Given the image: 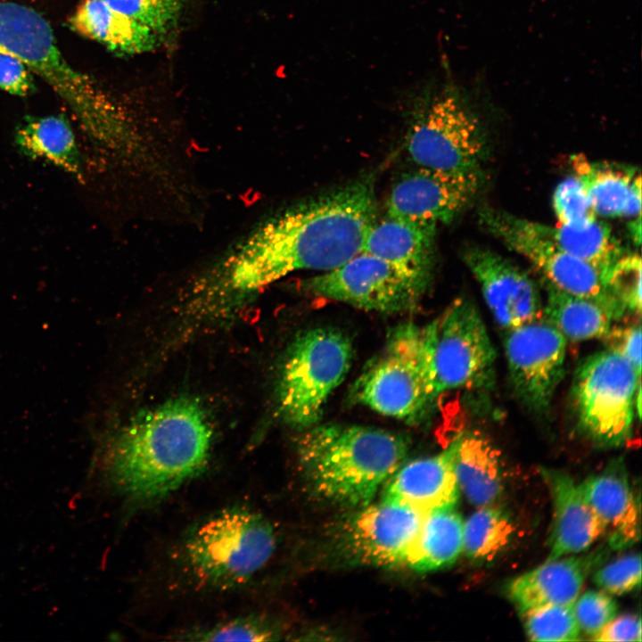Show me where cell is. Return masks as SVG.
Instances as JSON below:
<instances>
[{
  "label": "cell",
  "instance_id": "1",
  "mask_svg": "<svg viewBox=\"0 0 642 642\" xmlns=\"http://www.w3.org/2000/svg\"><path fill=\"white\" fill-rule=\"evenodd\" d=\"M376 218L370 177L315 196L252 231L220 265L212 285L243 296L296 271L333 269L361 251Z\"/></svg>",
  "mask_w": 642,
  "mask_h": 642
},
{
  "label": "cell",
  "instance_id": "2",
  "mask_svg": "<svg viewBox=\"0 0 642 642\" xmlns=\"http://www.w3.org/2000/svg\"><path fill=\"white\" fill-rule=\"evenodd\" d=\"M211 442L212 430L200 403L173 399L115 435L106 457L108 477L129 499L157 501L204 469Z\"/></svg>",
  "mask_w": 642,
  "mask_h": 642
},
{
  "label": "cell",
  "instance_id": "3",
  "mask_svg": "<svg viewBox=\"0 0 642 642\" xmlns=\"http://www.w3.org/2000/svg\"><path fill=\"white\" fill-rule=\"evenodd\" d=\"M0 53L21 61L70 107L101 146L120 152L133 136L123 108L62 53L48 21L33 8L0 1Z\"/></svg>",
  "mask_w": 642,
  "mask_h": 642
},
{
  "label": "cell",
  "instance_id": "4",
  "mask_svg": "<svg viewBox=\"0 0 642 642\" xmlns=\"http://www.w3.org/2000/svg\"><path fill=\"white\" fill-rule=\"evenodd\" d=\"M301 432L296 449L307 483L342 506L370 504L409 450L406 436L375 427L330 423Z\"/></svg>",
  "mask_w": 642,
  "mask_h": 642
},
{
  "label": "cell",
  "instance_id": "5",
  "mask_svg": "<svg viewBox=\"0 0 642 642\" xmlns=\"http://www.w3.org/2000/svg\"><path fill=\"white\" fill-rule=\"evenodd\" d=\"M276 546L275 530L265 516L232 507L191 530L183 540L181 556L200 584L230 588L249 582L264 569Z\"/></svg>",
  "mask_w": 642,
  "mask_h": 642
},
{
  "label": "cell",
  "instance_id": "6",
  "mask_svg": "<svg viewBox=\"0 0 642 642\" xmlns=\"http://www.w3.org/2000/svg\"><path fill=\"white\" fill-rule=\"evenodd\" d=\"M412 107L406 149L416 166L482 173L484 130L464 89L451 81L427 86Z\"/></svg>",
  "mask_w": 642,
  "mask_h": 642
},
{
  "label": "cell",
  "instance_id": "7",
  "mask_svg": "<svg viewBox=\"0 0 642 642\" xmlns=\"http://www.w3.org/2000/svg\"><path fill=\"white\" fill-rule=\"evenodd\" d=\"M350 399L407 423L420 420L436 399L424 326L407 322L393 327L352 384Z\"/></svg>",
  "mask_w": 642,
  "mask_h": 642
},
{
  "label": "cell",
  "instance_id": "8",
  "mask_svg": "<svg viewBox=\"0 0 642 642\" xmlns=\"http://www.w3.org/2000/svg\"><path fill=\"white\" fill-rule=\"evenodd\" d=\"M640 378L622 355L609 348L582 359L570 391L578 432L602 448L627 442L635 414L641 413Z\"/></svg>",
  "mask_w": 642,
  "mask_h": 642
},
{
  "label": "cell",
  "instance_id": "9",
  "mask_svg": "<svg viewBox=\"0 0 642 642\" xmlns=\"http://www.w3.org/2000/svg\"><path fill=\"white\" fill-rule=\"evenodd\" d=\"M352 356V342L340 329L316 327L297 335L278 379L279 417L300 431L319 424L329 397L350 371Z\"/></svg>",
  "mask_w": 642,
  "mask_h": 642
},
{
  "label": "cell",
  "instance_id": "10",
  "mask_svg": "<svg viewBox=\"0 0 642 642\" xmlns=\"http://www.w3.org/2000/svg\"><path fill=\"white\" fill-rule=\"evenodd\" d=\"M431 351L433 391L490 390L497 353L476 305L458 298L424 325Z\"/></svg>",
  "mask_w": 642,
  "mask_h": 642
},
{
  "label": "cell",
  "instance_id": "11",
  "mask_svg": "<svg viewBox=\"0 0 642 642\" xmlns=\"http://www.w3.org/2000/svg\"><path fill=\"white\" fill-rule=\"evenodd\" d=\"M479 220L492 235L527 259L542 273L544 280L565 292L597 301L614 321L624 317L606 291L601 273L557 247L539 231L537 222L490 207L479 211Z\"/></svg>",
  "mask_w": 642,
  "mask_h": 642
},
{
  "label": "cell",
  "instance_id": "12",
  "mask_svg": "<svg viewBox=\"0 0 642 642\" xmlns=\"http://www.w3.org/2000/svg\"><path fill=\"white\" fill-rule=\"evenodd\" d=\"M302 287L315 297L384 314L415 310L428 289L387 261L364 251L308 278Z\"/></svg>",
  "mask_w": 642,
  "mask_h": 642
},
{
  "label": "cell",
  "instance_id": "13",
  "mask_svg": "<svg viewBox=\"0 0 642 642\" xmlns=\"http://www.w3.org/2000/svg\"><path fill=\"white\" fill-rule=\"evenodd\" d=\"M510 384L529 411L545 414L564 376L567 339L545 318L506 330Z\"/></svg>",
  "mask_w": 642,
  "mask_h": 642
},
{
  "label": "cell",
  "instance_id": "14",
  "mask_svg": "<svg viewBox=\"0 0 642 642\" xmlns=\"http://www.w3.org/2000/svg\"><path fill=\"white\" fill-rule=\"evenodd\" d=\"M482 173L454 174L416 166L393 184L387 215L414 222L452 221L479 191Z\"/></svg>",
  "mask_w": 642,
  "mask_h": 642
},
{
  "label": "cell",
  "instance_id": "15",
  "mask_svg": "<svg viewBox=\"0 0 642 642\" xmlns=\"http://www.w3.org/2000/svg\"><path fill=\"white\" fill-rule=\"evenodd\" d=\"M496 322L508 330L543 317V302L530 276L500 254L480 246L464 251Z\"/></svg>",
  "mask_w": 642,
  "mask_h": 642
},
{
  "label": "cell",
  "instance_id": "16",
  "mask_svg": "<svg viewBox=\"0 0 642 642\" xmlns=\"http://www.w3.org/2000/svg\"><path fill=\"white\" fill-rule=\"evenodd\" d=\"M424 517V514L392 502L382 500L379 504H368L346 525L345 552L365 564H405Z\"/></svg>",
  "mask_w": 642,
  "mask_h": 642
},
{
  "label": "cell",
  "instance_id": "17",
  "mask_svg": "<svg viewBox=\"0 0 642 642\" xmlns=\"http://www.w3.org/2000/svg\"><path fill=\"white\" fill-rule=\"evenodd\" d=\"M457 438L437 455L401 465L390 477L382 500L421 514L455 507L460 489L454 470Z\"/></svg>",
  "mask_w": 642,
  "mask_h": 642
},
{
  "label": "cell",
  "instance_id": "18",
  "mask_svg": "<svg viewBox=\"0 0 642 642\" xmlns=\"http://www.w3.org/2000/svg\"><path fill=\"white\" fill-rule=\"evenodd\" d=\"M607 556L599 547L581 556L546 561L507 586V595L520 614L547 605H573L583 583Z\"/></svg>",
  "mask_w": 642,
  "mask_h": 642
},
{
  "label": "cell",
  "instance_id": "19",
  "mask_svg": "<svg viewBox=\"0 0 642 642\" xmlns=\"http://www.w3.org/2000/svg\"><path fill=\"white\" fill-rule=\"evenodd\" d=\"M437 226L386 215L370 227L361 251L378 257L429 286L435 259Z\"/></svg>",
  "mask_w": 642,
  "mask_h": 642
},
{
  "label": "cell",
  "instance_id": "20",
  "mask_svg": "<svg viewBox=\"0 0 642 642\" xmlns=\"http://www.w3.org/2000/svg\"><path fill=\"white\" fill-rule=\"evenodd\" d=\"M554 506L546 561L587 550L606 528L582 493L580 485L565 473L542 469Z\"/></svg>",
  "mask_w": 642,
  "mask_h": 642
},
{
  "label": "cell",
  "instance_id": "21",
  "mask_svg": "<svg viewBox=\"0 0 642 642\" xmlns=\"http://www.w3.org/2000/svg\"><path fill=\"white\" fill-rule=\"evenodd\" d=\"M580 488L606 530L611 528L608 544L612 549L629 547L638 540L639 503L633 496L621 458L587 478Z\"/></svg>",
  "mask_w": 642,
  "mask_h": 642
},
{
  "label": "cell",
  "instance_id": "22",
  "mask_svg": "<svg viewBox=\"0 0 642 642\" xmlns=\"http://www.w3.org/2000/svg\"><path fill=\"white\" fill-rule=\"evenodd\" d=\"M69 24L78 34L119 56L152 52L164 40L150 28L114 11L102 0H81Z\"/></svg>",
  "mask_w": 642,
  "mask_h": 642
},
{
  "label": "cell",
  "instance_id": "23",
  "mask_svg": "<svg viewBox=\"0 0 642 642\" xmlns=\"http://www.w3.org/2000/svg\"><path fill=\"white\" fill-rule=\"evenodd\" d=\"M454 470L459 489L474 506L495 504L505 488L499 452L479 431L457 436Z\"/></svg>",
  "mask_w": 642,
  "mask_h": 642
},
{
  "label": "cell",
  "instance_id": "24",
  "mask_svg": "<svg viewBox=\"0 0 642 642\" xmlns=\"http://www.w3.org/2000/svg\"><path fill=\"white\" fill-rule=\"evenodd\" d=\"M14 142L29 158L44 160L72 175L82 172L75 134L62 114L25 118L15 128Z\"/></svg>",
  "mask_w": 642,
  "mask_h": 642
},
{
  "label": "cell",
  "instance_id": "25",
  "mask_svg": "<svg viewBox=\"0 0 642 642\" xmlns=\"http://www.w3.org/2000/svg\"><path fill=\"white\" fill-rule=\"evenodd\" d=\"M463 531L464 521L455 507L425 514L405 564L418 572L449 566L463 550Z\"/></svg>",
  "mask_w": 642,
  "mask_h": 642
},
{
  "label": "cell",
  "instance_id": "26",
  "mask_svg": "<svg viewBox=\"0 0 642 642\" xmlns=\"http://www.w3.org/2000/svg\"><path fill=\"white\" fill-rule=\"evenodd\" d=\"M543 318L566 339L580 342L605 338L614 321L611 313L589 298L565 292L544 282Z\"/></svg>",
  "mask_w": 642,
  "mask_h": 642
},
{
  "label": "cell",
  "instance_id": "27",
  "mask_svg": "<svg viewBox=\"0 0 642 642\" xmlns=\"http://www.w3.org/2000/svg\"><path fill=\"white\" fill-rule=\"evenodd\" d=\"M574 176L584 186L597 215L621 218L636 176L634 168L594 162L583 155L571 158Z\"/></svg>",
  "mask_w": 642,
  "mask_h": 642
},
{
  "label": "cell",
  "instance_id": "28",
  "mask_svg": "<svg viewBox=\"0 0 642 642\" xmlns=\"http://www.w3.org/2000/svg\"><path fill=\"white\" fill-rule=\"evenodd\" d=\"M539 231L566 253L584 260L602 275L625 251L611 228L596 219L583 227L557 223L547 226L537 222Z\"/></svg>",
  "mask_w": 642,
  "mask_h": 642
},
{
  "label": "cell",
  "instance_id": "29",
  "mask_svg": "<svg viewBox=\"0 0 642 642\" xmlns=\"http://www.w3.org/2000/svg\"><path fill=\"white\" fill-rule=\"evenodd\" d=\"M513 531L505 510L492 505L482 506L464 522L462 551L472 561H491L506 547Z\"/></svg>",
  "mask_w": 642,
  "mask_h": 642
},
{
  "label": "cell",
  "instance_id": "30",
  "mask_svg": "<svg viewBox=\"0 0 642 642\" xmlns=\"http://www.w3.org/2000/svg\"><path fill=\"white\" fill-rule=\"evenodd\" d=\"M641 259L625 252L602 275L604 285L624 316L641 313Z\"/></svg>",
  "mask_w": 642,
  "mask_h": 642
},
{
  "label": "cell",
  "instance_id": "31",
  "mask_svg": "<svg viewBox=\"0 0 642 642\" xmlns=\"http://www.w3.org/2000/svg\"><path fill=\"white\" fill-rule=\"evenodd\" d=\"M524 629L534 641H577L580 630L577 623L573 605H547L522 615Z\"/></svg>",
  "mask_w": 642,
  "mask_h": 642
},
{
  "label": "cell",
  "instance_id": "32",
  "mask_svg": "<svg viewBox=\"0 0 642 642\" xmlns=\"http://www.w3.org/2000/svg\"><path fill=\"white\" fill-rule=\"evenodd\" d=\"M200 641H269L279 638L276 624L265 616L251 614L221 621L185 634Z\"/></svg>",
  "mask_w": 642,
  "mask_h": 642
},
{
  "label": "cell",
  "instance_id": "33",
  "mask_svg": "<svg viewBox=\"0 0 642 642\" xmlns=\"http://www.w3.org/2000/svg\"><path fill=\"white\" fill-rule=\"evenodd\" d=\"M114 11L152 29L163 39L177 29L183 0H102Z\"/></svg>",
  "mask_w": 642,
  "mask_h": 642
},
{
  "label": "cell",
  "instance_id": "34",
  "mask_svg": "<svg viewBox=\"0 0 642 642\" xmlns=\"http://www.w3.org/2000/svg\"><path fill=\"white\" fill-rule=\"evenodd\" d=\"M552 203L559 224L583 227L597 219L589 197L581 182L574 175L556 185Z\"/></svg>",
  "mask_w": 642,
  "mask_h": 642
},
{
  "label": "cell",
  "instance_id": "35",
  "mask_svg": "<svg viewBox=\"0 0 642 642\" xmlns=\"http://www.w3.org/2000/svg\"><path fill=\"white\" fill-rule=\"evenodd\" d=\"M615 600L605 591L588 590L573 604L580 630L593 639L617 613Z\"/></svg>",
  "mask_w": 642,
  "mask_h": 642
},
{
  "label": "cell",
  "instance_id": "36",
  "mask_svg": "<svg viewBox=\"0 0 642 642\" xmlns=\"http://www.w3.org/2000/svg\"><path fill=\"white\" fill-rule=\"evenodd\" d=\"M594 581L612 595L620 596L633 590L641 582L640 555L630 554L605 565L595 573Z\"/></svg>",
  "mask_w": 642,
  "mask_h": 642
},
{
  "label": "cell",
  "instance_id": "37",
  "mask_svg": "<svg viewBox=\"0 0 642 642\" xmlns=\"http://www.w3.org/2000/svg\"><path fill=\"white\" fill-rule=\"evenodd\" d=\"M0 89L24 97L35 91L32 71L18 58L0 53Z\"/></svg>",
  "mask_w": 642,
  "mask_h": 642
},
{
  "label": "cell",
  "instance_id": "38",
  "mask_svg": "<svg viewBox=\"0 0 642 642\" xmlns=\"http://www.w3.org/2000/svg\"><path fill=\"white\" fill-rule=\"evenodd\" d=\"M608 348L622 355L641 376V327L639 324L612 327L604 338Z\"/></svg>",
  "mask_w": 642,
  "mask_h": 642
},
{
  "label": "cell",
  "instance_id": "39",
  "mask_svg": "<svg viewBox=\"0 0 642 642\" xmlns=\"http://www.w3.org/2000/svg\"><path fill=\"white\" fill-rule=\"evenodd\" d=\"M596 641H641V620L636 614L613 618L593 638Z\"/></svg>",
  "mask_w": 642,
  "mask_h": 642
}]
</instances>
